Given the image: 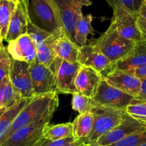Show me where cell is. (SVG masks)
<instances>
[{"label":"cell","instance_id":"cell-8","mask_svg":"<svg viewBox=\"0 0 146 146\" xmlns=\"http://www.w3.org/2000/svg\"><path fill=\"white\" fill-rule=\"evenodd\" d=\"M77 62L83 66L90 67L104 77L115 69V64L108 59L94 44L81 46Z\"/></svg>","mask_w":146,"mask_h":146},{"label":"cell","instance_id":"cell-23","mask_svg":"<svg viewBox=\"0 0 146 146\" xmlns=\"http://www.w3.org/2000/svg\"><path fill=\"white\" fill-rule=\"evenodd\" d=\"M22 98L14 90L9 78L5 77L0 85V108H11L17 105Z\"/></svg>","mask_w":146,"mask_h":146},{"label":"cell","instance_id":"cell-31","mask_svg":"<svg viewBox=\"0 0 146 146\" xmlns=\"http://www.w3.org/2000/svg\"><path fill=\"white\" fill-rule=\"evenodd\" d=\"M145 143L146 131L132 134L115 143L106 146H139Z\"/></svg>","mask_w":146,"mask_h":146},{"label":"cell","instance_id":"cell-9","mask_svg":"<svg viewBox=\"0 0 146 146\" xmlns=\"http://www.w3.org/2000/svg\"><path fill=\"white\" fill-rule=\"evenodd\" d=\"M29 64L11 58L9 78L21 98H31L35 96L30 76Z\"/></svg>","mask_w":146,"mask_h":146},{"label":"cell","instance_id":"cell-16","mask_svg":"<svg viewBox=\"0 0 146 146\" xmlns=\"http://www.w3.org/2000/svg\"><path fill=\"white\" fill-rule=\"evenodd\" d=\"M102 78L93 68L81 66L74 83L77 93L93 98Z\"/></svg>","mask_w":146,"mask_h":146},{"label":"cell","instance_id":"cell-35","mask_svg":"<svg viewBox=\"0 0 146 146\" xmlns=\"http://www.w3.org/2000/svg\"><path fill=\"white\" fill-rule=\"evenodd\" d=\"M137 23L139 29L140 31V33L142 34V36H143V40L146 41V21L137 17Z\"/></svg>","mask_w":146,"mask_h":146},{"label":"cell","instance_id":"cell-39","mask_svg":"<svg viewBox=\"0 0 146 146\" xmlns=\"http://www.w3.org/2000/svg\"><path fill=\"white\" fill-rule=\"evenodd\" d=\"M74 3H76L78 5L82 7H87V6H90L92 4V0H73Z\"/></svg>","mask_w":146,"mask_h":146},{"label":"cell","instance_id":"cell-7","mask_svg":"<svg viewBox=\"0 0 146 146\" xmlns=\"http://www.w3.org/2000/svg\"><path fill=\"white\" fill-rule=\"evenodd\" d=\"M81 65L78 62L71 63L56 58L51 69L55 74V84L57 93L74 94L77 93L75 79Z\"/></svg>","mask_w":146,"mask_h":146},{"label":"cell","instance_id":"cell-25","mask_svg":"<svg viewBox=\"0 0 146 146\" xmlns=\"http://www.w3.org/2000/svg\"><path fill=\"white\" fill-rule=\"evenodd\" d=\"M92 15L88 14L82 16L77 21L74 29V41L78 46L85 45L87 40V36L90 34H92L93 28L92 26Z\"/></svg>","mask_w":146,"mask_h":146},{"label":"cell","instance_id":"cell-29","mask_svg":"<svg viewBox=\"0 0 146 146\" xmlns=\"http://www.w3.org/2000/svg\"><path fill=\"white\" fill-rule=\"evenodd\" d=\"M112 9L122 7L133 15L137 17L143 0H105Z\"/></svg>","mask_w":146,"mask_h":146},{"label":"cell","instance_id":"cell-43","mask_svg":"<svg viewBox=\"0 0 146 146\" xmlns=\"http://www.w3.org/2000/svg\"><path fill=\"white\" fill-rule=\"evenodd\" d=\"M11 1H15L16 3H18L20 0H11Z\"/></svg>","mask_w":146,"mask_h":146},{"label":"cell","instance_id":"cell-34","mask_svg":"<svg viewBox=\"0 0 146 146\" xmlns=\"http://www.w3.org/2000/svg\"><path fill=\"white\" fill-rule=\"evenodd\" d=\"M11 58L9 55L7 51V48L4 47L0 50V66H10L11 64Z\"/></svg>","mask_w":146,"mask_h":146},{"label":"cell","instance_id":"cell-3","mask_svg":"<svg viewBox=\"0 0 146 146\" xmlns=\"http://www.w3.org/2000/svg\"><path fill=\"white\" fill-rule=\"evenodd\" d=\"M136 44L119 35L111 23L108 29L94 43L100 51L115 64L128 55Z\"/></svg>","mask_w":146,"mask_h":146},{"label":"cell","instance_id":"cell-20","mask_svg":"<svg viewBox=\"0 0 146 146\" xmlns=\"http://www.w3.org/2000/svg\"><path fill=\"white\" fill-rule=\"evenodd\" d=\"M34 98V97H33ZM31 98H22L17 105L7 110L0 118V146L2 145L7 138V133L21 110L29 102Z\"/></svg>","mask_w":146,"mask_h":146},{"label":"cell","instance_id":"cell-5","mask_svg":"<svg viewBox=\"0 0 146 146\" xmlns=\"http://www.w3.org/2000/svg\"><path fill=\"white\" fill-rule=\"evenodd\" d=\"M54 111L14 132L1 146H37L43 139V132L52 118Z\"/></svg>","mask_w":146,"mask_h":146},{"label":"cell","instance_id":"cell-4","mask_svg":"<svg viewBox=\"0 0 146 146\" xmlns=\"http://www.w3.org/2000/svg\"><path fill=\"white\" fill-rule=\"evenodd\" d=\"M92 113L94 115L92 128L88 136L82 141L87 145H92L99 138L119 125L126 115L125 111H117L99 106Z\"/></svg>","mask_w":146,"mask_h":146},{"label":"cell","instance_id":"cell-18","mask_svg":"<svg viewBox=\"0 0 146 146\" xmlns=\"http://www.w3.org/2000/svg\"><path fill=\"white\" fill-rule=\"evenodd\" d=\"M80 47L66 34L57 37L52 44V48L56 56L71 63L77 62Z\"/></svg>","mask_w":146,"mask_h":146},{"label":"cell","instance_id":"cell-40","mask_svg":"<svg viewBox=\"0 0 146 146\" xmlns=\"http://www.w3.org/2000/svg\"><path fill=\"white\" fill-rule=\"evenodd\" d=\"M84 145V143L82 141H75L71 143L67 144L64 146H83Z\"/></svg>","mask_w":146,"mask_h":146},{"label":"cell","instance_id":"cell-27","mask_svg":"<svg viewBox=\"0 0 146 146\" xmlns=\"http://www.w3.org/2000/svg\"><path fill=\"white\" fill-rule=\"evenodd\" d=\"M72 108L80 114L92 112L97 108V105L93 98L82 95L80 93L72 94Z\"/></svg>","mask_w":146,"mask_h":146},{"label":"cell","instance_id":"cell-46","mask_svg":"<svg viewBox=\"0 0 146 146\" xmlns=\"http://www.w3.org/2000/svg\"><path fill=\"white\" fill-rule=\"evenodd\" d=\"M83 146H93V145H85V144H84V145Z\"/></svg>","mask_w":146,"mask_h":146},{"label":"cell","instance_id":"cell-19","mask_svg":"<svg viewBox=\"0 0 146 146\" xmlns=\"http://www.w3.org/2000/svg\"><path fill=\"white\" fill-rule=\"evenodd\" d=\"M146 64V41L137 43L133 49L124 58L117 61L115 68L122 71H128Z\"/></svg>","mask_w":146,"mask_h":146},{"label":"cell","instance_id":"cell-17","mask_svg":"<svg viewBox=\"0 0 146 146\" xmlns=\"http://www.w3.org/2000/svg\"><path fill=\"white\" fill-rule=\"evenodd\" d=\"M29 21L27 0H20L10 20L8 31L4 40L9 42L27 34Z\"/></svg>","mask_w":146,"mask_h":146},{"label":"cell","instance_id":"cell-42","mask_svg":"<svg viewBox=\"0 0 146 146\" xmlns=\"http://www.w3.org/2000/svg\"><path fill=\"white\" fill-rule=\"evenodd\" d=\"M4 45H3V42H2V39H1L0 38V50L1 49V48H4Z\"/></svg>","mask_w":146,"mask_h":146},{"label":"cell","instance_id":"cell-12","mask_svg":"<svg viewBox=\"0 0 146 146\" xmlns=\"http://www.w3.org/2000/svg\"><path fill=\"white\" fill-rule=\"evenodd\" d=\"M145 131L146 123L139 122L126 113L123 121L119 125L99 138L92 145L106 146L111 145L128 135Z\"/></svg>","mask_w":146,"mask_h":146},{"label":"cell","instance_id":"cell-41","mask_svg":"<svg viewBox=\"0 0 146 146\" xmlns=\"http://www.w3.org/2000/svg\"><path fill=\"white\" fill-rule=\"evenodd\" d=\"M7 108H4V107H1V108H0V118H1V117L4 115V113L7 111Z\"/></svg>","mask_w":146,"mask_h":146},{"label":"cell","instance_id":"cell-36","mask_svg":"<svg viewBox=\"0 0 146 146\" xmlns=\"http://www.w3.org/2000/svg\"><path fill=\"white\" fill-rule=\"evenodd\" d=\"M135 98L146 101V79L142 81L141 88H140V94H139L138 96H137V98Z\"/></svg>","mask_w":146,"mask_h":146},{"label":"cell","instance_id":"cell-33","mask_svg":"<svg viewBox=\"0 0 146 146\" xmlns=\"http://www.w3.org/2000/svg\"><path fill=\"white\" fill-rule=\"evenodd\" d=\"M125 71L132 74L134 76L137 77V78H138L141 81L146 79V64L137 67V68H133V69Z\"/></svg>","mask_w":146,"mask_h":146},{"label":"cell","instance_id":"cell-38","mask_svg":"<svg viewBox=\"0 0 146 146\" xmlns=\"http://www.w3.org/2000/svg\"><path fill=\"white\" fill-rule=\"evenodd\" d=\"M137 17L146 21V5L143 4V3L142 4L140 9H139L138 14H137Z\"/></svg>","mask_w":146,"mask_h":146},{"label":"cell","instance_id":"cell-22","mask_svg":"<svg viewBox=\"0 0 146 146\" xmlns=\"http://www.w3.org/2000/svg\"><path fill=\"white\" fill-rule=\"evenodd\" d=\"M94 115L92 112L80 114L72 122L73 137L76 140L82 141L90 134L93 125Z\"/></svg>","mask_w":146,"mask_h":146},{"label":"cell","instance_id":"cell-28","mask_svg":"<svg viewBox=\"0 0 146 146\" xmlns=\"http://www.w3.org/2000/svg\"><path fill=\"white\" fill-rule=\"evenodd\" d=\"M125 111L133 119L146 123V101L134 98Z\"/></svg>","mask_w":146,"mask_h":146},{"label":"cell","instance_id":"cell-14","mask_svg":"<svg viewBox=\"0 0 146 146\" xmlns=\"http://www.w3.org/2000/svg\"><path fill=\"white\" fill-rule=\"evenodd\" d=\"M7 51L12 59L31 64L37 54V46L27 34L8 42Z\"/></svg>","mask_w":146,"mask_h":146},{"label":"cell","instance_id":"cell-48","mask_svg":"<svg viewBox=\"0 0 146 146\" xmlns=\"http://www.w3.org/2000/svg\"></svg>","mask_w":146,"mask_h":146},{"label":"cell","instance_id":"cell-32","mask_svg":"<svg viewBox=\"0 0 146 146\" xmlns=\"http://www.w3.org/2000/svg\"><path fill=\"white\" fill-rule=\"evenodd\" d=\"M75 141H78V140H76L74 137L65 138V139L57 140V141H52V140L43 138L37 146H64Z\"/></svg>","mask_w":146,"mask_h":146},{"label":"cell","instance_id":"cell-24","mask_svg":"<svg viewBox=\"0 0 146 146\" xmlns=\"http://www.w3.org/2000/svg\"><path fill=\"white\" fill-rule=\"evenodd\" d=\"M73 137L72 123L47 125L43 132V138L57 141Z\"/></svg>","mask_w":146,"mask_h":146},{"label":"cell","instance_id":"cell-1","mask_svg":"<svg viewBox=\"0 0 146 146\" xmlns=\"http://www.w3.org/2000/svg\"><path fill=\"white\" fill-rule=\"evenodd\" d=\"M58 105L57 93L34 96L16 117L7 133L6 140L20 128L41 119L50 111H56Z\"/></svg>","mask_w":146,"mask_h":146},{"label":"cell","instance_id":"cell-45","mask_svg":"<svg viewBox=\"0 0 146 146\" xmlns=\"http://www.w3.org/2000/svg\"><path fill=\"white\" fill-rule=\"evenodd\" d=\"M139 146H146V143H145L142 144V145H139Z\"/></svg>","mask_w":146,"mask_h":146},{"label":"cell","instance_id":"cell-44","mask_svg":"<svg viewBox=\"0 0 146 146\" xmlns=\"http://www.w3.org/2000/svg\"><path fill=\"white\" fill-rule=\"evenodd\" d=\"M143 3L146 5V0H143Z\"/></svg>","mask_w":146,"mask_h":146},{"label":"cell","instance_id":"cell-21","mask_svg":"<svg viewBox=\"0 0 146 146\" xmlns=\"http://www.w3.org/2000/svg\"><path fill=\"white\" fill-rule=\"evenodd\" d=\"M64 34L65 33L53 34L42 45L38 47L34 62L51 68L57 58V56H56L54 50L52 48V44L57 37Z\"/></svg>","mask_w":146,"mask_h":146},{"label":"cell","instance_id":"cell-2","mask_svg":"<svg viewBox=\"0 0 146 146\" xmlns=\"http://www.w3.org/2000/svg\"><path fill=\"white\" fill-rule=\"evenodd\" d=\"M27 7L33 24L52 34L65 33L54 0H27Z\"/></svg>","mask_w":146,"mask_h":146},{"label":"cell","instance_id":"cell-15","mask_svg":"<svg viewBox=\"0 0 146 146\" xmlns=\"http://www.w3.org/2000/svg\"><path fill=\"white\" fill-rule=\"evenodd\" d=\"M54 1L58 8L66 34L74 41L76 24L83 16L82 7L74 3L73 0H54Z\"/></svg>","mask_w":146,"mask_h":146},{"label":"cell","instance_id":"cell-6","mask_svg":"<svg viewBox=\"0 0 146 146\" xmlns=\"http://www.w3.org/2000/svg\"><path fill=\"white\" fill-rule=\"evenodd\" d=\"M134 97L109 85L102 78L93 100L97 106L125 111Z\"/></svg>","mask_w":146,"mask_h":146},{"label":"cell","instance_id":"cell-37","mask_svg":"<svg viewBox=\"0 0 146 146\" xmlns=\"http://www.w3.org/2000/svg\"><path fill=\"white\" fill-rule=\"evenodd\" d=\"M9 67L10 66H0V82H1L5 77L9 76Z\"/></svg>","mask_w":146,"mask_h":146},{"label":"cell","instance_id":"cell-30","mask_svg":"<svg viewBox=\"0 0 146 146\" xmlns=\"http://www.w3.org/2000/svg\"><path fill=\"white\" fill-rule=\"evenodd\" d=\"M27 34L34 41L36 46H37V48L42 45L47 39H49L53 35L51 33L48 32L45 30L42 29L34 24H33L30 21V20L28 23V26H27Z\"/></svg>","mask_w":146,"mask_h":146},{"label":"cell","instance_id":"cell-13","mask_svg":"<svg viewBox=\"0 0 146 146\" xmlns=\"http://www.w3.org/2000/svg\"><path fill=\"white\" fill-rule=\"evenodd\" d=\"M103 78L109 85L134 98H137L140 92L141 80L125 71L115 68Z\"/></svg>","mask_w":146,"mask_h":146},{"label":"cell","instance_id":"cell-26","mask_svg":"<svg viewBox=\"0 0 146 146\" xmlns=\"http://www.w3.org/2000/svg\"><path fill=\"white\" fill-rule=\"evenodd\" d=\"M18 3L11 0H0V38L4 40L10 20Z\"/></svg>","mask_w":146,"mask_h":146},{"label":"cell","instance_id":"cell-10","mask_svg":"<svg viewBox=\"0 0 146 146\" xmlns=\"http://www.w3.org/2000/svg\"><path fill=\"white\" fill-rule=\"evenodd\" d=\"M113 10L111 24H113L119 35L135 43L143 41V36L137 26V17L122 7H115Z\"/></svg>","mask_w":146,"mask_h":146},{"label":"cell","instance_id":"cell-11","mask_svg":"<svg viewBox=\"0 0 146 146\" xmlns=\"http://www.w3.org/2000/svg\"><path fill=\"white\" fill-rule=\"evenodd\" d=\"M29 72L35 96L57 93L55 74L50 67L33 61L29 64Z\"/></svg>","mask_w":146,"mask_h":146},{"label":"cell","instance_id":"cell-47","mask_svg":"<svg viewBox=\"0 0 146 146\" xmlns=\"http://www.w3.org/2000/svg\"><path fill=\"white\" fill-rule=\"evenodd\" d=\"M0 85H1V82H0Z\"/></svg>","mask_w":146,"mask_h":146}]
</instances>
